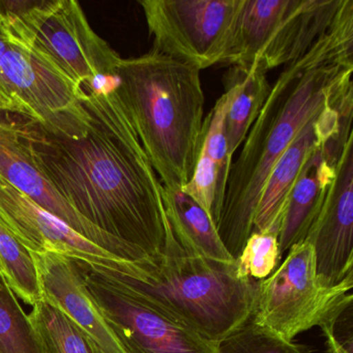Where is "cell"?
<instances>
[{
	"label": "cell",
	"mask_w": 353,
	"mask_h": 353,
	"mask_svg": "<svg viewBox=\"0 0 353 353\" xmlns=\"http://www.w3.org/2000/svg\"><path fill=\"white\" fill-rule=\"evenodd\" d=\"M117 88L85 92L90 123L79 137L52 133L26 117L16 125L37 164L78 214L107 234L158 255L166 239L162 185Z\"/></svg>",
	"instance_id": "6da1fadb"
},
{
	"label": "cell",
	"mask_w": 353,
	"mask_h": 353,
	"mask_svg": "<svg viewBox=\"0 0 353 353\" xmlns=\"http://www.w3.org/2000/svg\"><path fill=\"white\" fill-rule=\"evenodd\" d=\"M353 0L307 52L285 65L231 165L216 231L236 260L254 232L262 190L299 132L326 109L353 96Z\"/></svg>",
	"instance_id": "7a4b0ae2"
},
{
	"label": "cell",
	"mask_w": 353,
	"mask_h": 353,
	"mask_svg": "<svg viewBox=\"0 0 353 353\" xmlns=\"http://www.w3.org/2000/svg\"><path fill=\"white\" fill-rule=\"evenodd\" d=\"M79 263L138 293L171 319L212 342H220L251 319L256 281L239 278L235 263L185 253L168 220L163 253L119 259L112 270Z\"/></svg>",
	"instance_id": "3957f363"
},
{
	"label": "cell",
	"mask_w": 353,
	"mask_h": 353,
	"mask_svg": "<svg viewBox=\"0 0 353 353\" xmlns=\"http://www.w3.org/2000/svg\"><path fill=\"white\" fill-rule=\"evenodd\" d=\"M117 92L161 185L181 189L201 146L204 98L200 71L150 50L121 59Z\"/></svg>",
	"instance_id": "277c9868"
},
{
	"label": "cell",
	"mask_w": 353,
	"mask_h": 353,
	"mask_svg": "<svg viewBox=\"0 0 353 353\" xmlns=\"http://www.w3.org/2000/svg\"><path fill=\"white\" fill-rule=\"evenodd\" d=\"M353 272L334 286L316 272L312 245L303 241L289 249L285 261L264 280L256 281L251 321L292 341L305 330L340 317L352 305Z\"/></svg>",
	"instance_id": "5b68a950"
},
{
	"label": "cell",
	"mask_w": 353,
	"mask_h": 353,
	"mask_svg": "<svg viewBox=\"0 0 353 353\" xmlns=\"http://www.w3.org/2000/svg\"><path fill=\"white\" fill-rule=\"evenodd\" d=\"M6 14L14 38L80 88L97 76H117L123 59L94 32L77 1H41Z\"/></svg>",
	"instance_id": "8992f818"
},
{
	"label": "cell",
	"mask_w": 353,
	"mask_h": 353,
	"mask_svg": "<svg viewBox=\"0 0 353 353\" xmlns=\"http://www.w3.org/2000/svg\"><path fill=\"white\" fill-rule=\"evenodd\" d=\"M152 51L199 70L227 65L243 0L139 1Z\"/></svg>",
	"instance_id": "52a82bcc"
},
{
	"label": "cell",
	"mask_w": 353,
	"mask_h": 353,
	"mask_svg": "<svg viewBox=\"0 0 353 353\" xmlns=\"http://www.w3.org/2000/svg\"><path fill=\"white\" fill-rule=\"evenodd\" d=\"M8 96L21 117L52 133L79 137L90 125L83 88L65 77L44 57L14 38L1 61Z\"/></svg>",
	"instance_id": "ba28073f"
},
{
	"label": "cell",
	"mask_w": 353,
	"mask_h": 353,
	"mask_svg": "<svg viewBox=\"0 0 353 353\" xmlns=\"http://www.w3.org/2000/svg\"><path fill=\"white\" fill-rule=\"evenodd\" d=\"M80 265L90 294L127 353H219L218 343L171 319L138 293Z\"/></svg>",
	"instance_id": "9c48e42d"
},
{
	"label": "cell",
	"mask_w": 353,
	"mask_h": 353,
	"mask_svg": "<svg viewBox=\"0 0 353 353\" xmlns=\"http://www.w3.org/2000/svg\"><path fill=\"white\" fill-rule=\"evenodd\" d=\"M0 113V175L88 241L125 260H135L146 254L143 250L123 243L97 228L78 214L59 193L40 168L15 123Z\"/></svg>",
	"instance_id": "30bf717a"
},
{
	"label": "cell",
	"mask_w": 353,
	"mask_h": 353,
	"mask_svg": "<svg viewBox=\"0 0 353 353\" xmlns=\"http://www.w3.org/2000/svg\"><path fill=\"white\" fill-rule=\"evenodd\" d=\"M305 241L313 248L322 284L334 286L353 272V136L339 156L323 205Z\"/></svg>",
	"instance_id": "8fae6325"
},
{
	"label": "cell",
	"mask_w": 353,
	"mask_h": 353,
	"mask_svg": "<svg viewBox=\"0 0 353 353\" xmlns=\"http://www.w3.org/2000/svg\"><path fill=\"white\" fill-rule=\"evenodd\" d=\"M0 220L30 252H52L111 268L119 257L76 232L0 175Z\"/></svg>",
	"instance_id": "7c38bea8"
},
{
	"label": "cell",
	"mask_w": 353,
	"mask_h": 353,
	"mask_svg": "<svg viewBox=\"0 0 353 353\" xmlns=\"http://www.w3.org/2000/svg\"><path fill=\"white\" fill-rule=\"evenodd\" d=\"M353 96L326 109L307 123L274 165L262 190L254 232L270 231L279 235L289 194L303 165L321 142L352 128Z\"/></svg>",
	"instance_id": "4fadbf2b"
},
{
	"label": "cell",
	"mask_w": 353,
	"mask_h": 353,
	"mask_svg": "<svg viewBox=\"0 0 353 353\" xmlns=\"http://www.w3.org/2000/svg\"><path fill=\"white\" fill-rule=\"evenodd\" d=\"M42 299L79 326L103 353H127L101 313L79 262L52 252H32Z\"/></svg>",
	"instance_id": "5bb4252c"
},
{
	"label": "cell",
	"mask_w": 353,
	"mask_h": 353,
	"mask_svg": "<svg viewBox=\"0 0 353 353\" xmlns=\"http://www.w3.org/2000/svg\"><path fill=\"white\" fill-rule=\"evenodd\" d=\"M351 136L352 128L321 142L303 165L289 194L281 224L278 235L281 256L307 237L323 205L339 156Z\"/></svg>",
	"instance_id": "9a60e30c"
},
{
	"label": "cell",
	"mask_w": 353,
	"mask_h": 353,
	"mask_svg": "<svg viewBox=\"0 0 353 353\" xmlns=\"http://www.w3.org/2000/svg\"><path fill=\"white\" fill-rule=\"evenodd\" d=\"M165 214L179 245L189 255L225 264L235 263L223 245L208 212L181 189L162 185Z\"/></svg>",
	"instance_id": "2e32d148"
},
{
	"label": "cell",
	"mask_w": 353,
	"mask_h": 353,
	"mask_svg": "<svg viewBox=\"0 0 353 353\" xmlns=\"http://www.w3.org/2000/svg\"><path fill=\"white\" fill-rule=\"evenodd\" d=\"M224 79L234 86V96L226 117L227 146L229 158L232 160L261 111L272 84L264 72L237 67H230Z\"/></svg>",
	"instance_id": "e0dca14e"
},
{
	"label": "cell",
	"mask_w": 353,
	"mask_h": 353,
	"mask_svg": "<svg viewBox=\"0 0 353 353\" xmlns=\"http://www.w3.org/2000/svg\"><path fill=\"white\" fill-rule=\"evenodd\" d=\"M28 316L45 353H103L79 326L50 303L39 301Z\"/></svg>",
	"instance_id": "ac0fdd59"
},
{
	"label": "cell",
	"mask_w": 353,
	"mask_h": 353,
	"mask_svg": "<svg viewBox=\"0 0 353 353\" xmlns=\"http://www.w3.org/2000/svg\"><path fill=\"white\" fill-rule=\"evenodd\" d=\"M0 270L16 296L34 305L43 301L32 252L0 220Z\"/></svg>",
	"instance_id": "d6986e66"
},
{
	"label": "cell",
	"mask_w": 353,
	"mask_h": 353,
	"mask_svg": "<svg viewBox=\"0 0 353 353\" xmlns=\"http://www.w3.org/2000/svg\"><path fill=\"white\" fill-rule=\"evenodd\" d=\"M0 353H45L42 342L0 270Z\"/></svg>",
	"instance_id": "ffe728a7"
},
{
	"label": "cell",
	"mask_w": 353,
	"mask_h": 353,
	"mask_svg": "<svg viewBox=\"0 0 353 353\" xmlns=\"http://www.w3.org/2000/svg\"><path fill=\"white\" fill-rule=\"evenodd\" d=\"M224 94L216 101L214 108L206 117L202 128L201 148L214 161L223 183L228 181L232 160L229 158L226 139V117L234 96V86L224 79Z\"/></svg>",
	"instance_id": "44dd1931"
},
{
	"label": "cell",
	"mask_w": 353,
	"mask_h": 353,
	"mask_svg": "<svg viewBox=\"0 0 353 353\" xmlns=\"http://www.w3.org/2000/svg\"><path fill=\"white\" fill-rule=\"evenodd\" d=\"M219 353H311L307 346L285 340L251 320L218 342Z\"/></svg>",
	"instance_id": "7402d4cb"
},
{
	"label": "cell",
	"mask_w": 353,
	"mask_h": 353,
	"mask_svg": "<svg viewBox=\"0 0 353 353\" xmlns=\"http://www.w3.org/2000/svg\"><path fill=\"white\" fill-rule=\"evenodd\" d=\"M181 190L197 202L216 225L224 203L226 183H223L216 164L201 146L193 176Z\"/></svg>",
	"instance_id": "603a6c76"
},
{
	"label": "cell",
	"mask_w": 353,
	"mask_h": 353,
	"mask_svg": "<svg viewBox=\"0 0 353 353\" xmlns=\"http://www.w3.org/2000/svg\"><path fill=\"white\" fill-rule=\"evenodd\" d=\"M281 257L278 234L270 231L253 232L235 260L237 276L241 279L264 280L276 270Z\"/></svg>",
	"instance_id": "cb8c5ba5"
},
{
	"label": "cell",
	"mask_w": 353,
	"mask_h": 353,
	"mask_svg": "<svg viewBox=\"0 0 353 353\" xmlns=\"http://www.w3.org/2000/svg\"><path fill=\"white\" fill-rule=\"evenodd\" d=\"M336 320L320 326L325 338L327 353H353V338H339L332 330V324Z\"/></svg>",
	"instance_id": "d4e9b609"
},
{
	"label": "cell",
	"mask_w": 353,
	"mask_h": 353,
	"mask_svg": "<svg viewBox=\"0 0 353 353\" xmlns=\"http://www.w3.org/2000/svg\"><path fill=\"white\" fill-rule=\"evenodd\" d=\"M11 43L12 32L11 28H10L9 19H8L6 12L0 9V92L5 94L8 98H9V96H8L3 72H1V61H3V55L7 52V49L9 48ZM10 100H11V99H10ZM16 106H17V105H16ZM20 112H21V111H20Z\"/></svg>",
	"instance_id": "484cf974"
},
{
	"label": "cell",
	"mask_w": 353,
	"mask_h": 353,
	"mask_svg": "<svg viewBox=\"0 0 353 353\" xmlns=\"http://www.w3.org/2000/svg\"><path fill=\"white\" fill-rule=\"evenodd\" d=\"M0 113H16L21 117V112L15 103L1 92H0Z\"/></svg>",
	"instance_id": "4316f807"
}]
</instances>
